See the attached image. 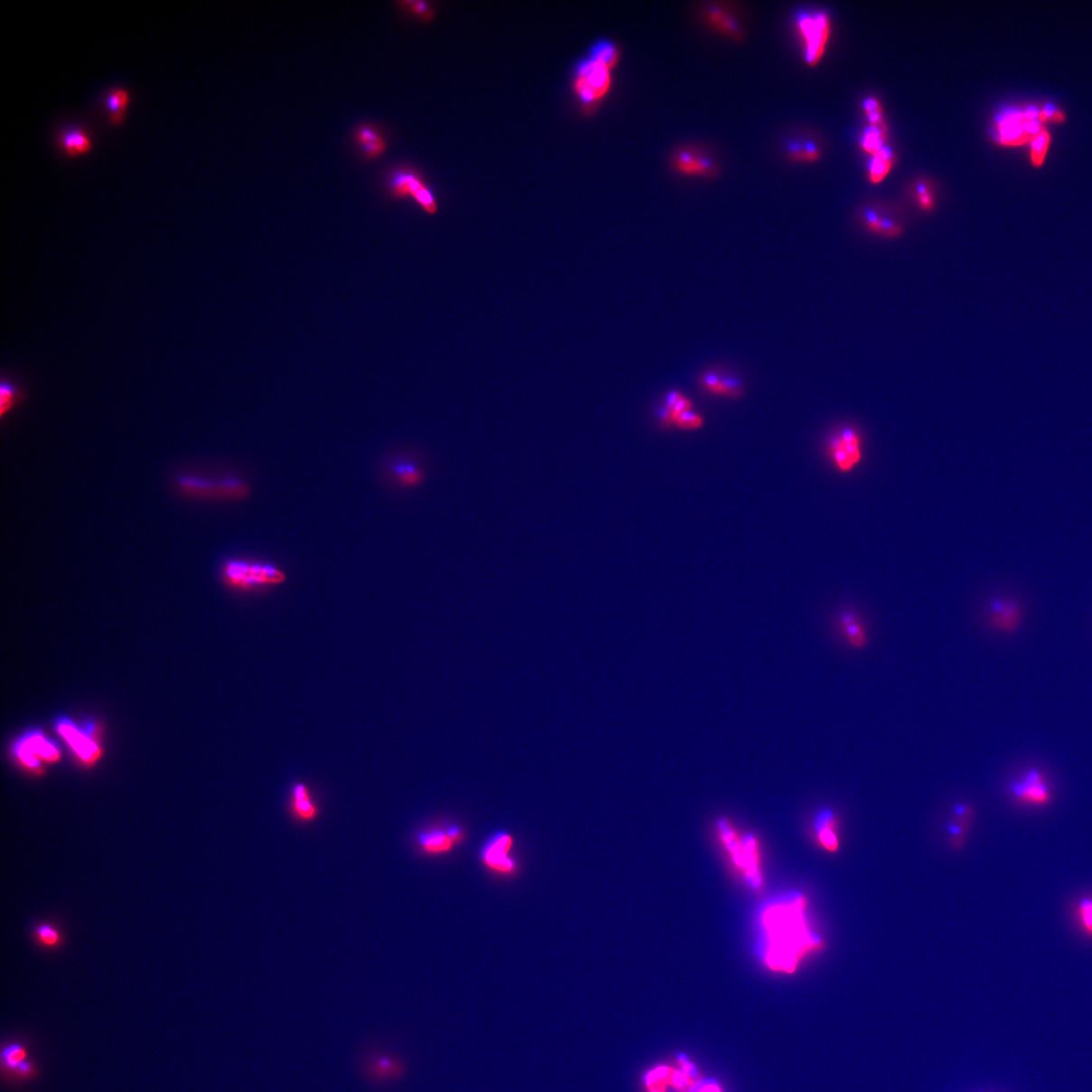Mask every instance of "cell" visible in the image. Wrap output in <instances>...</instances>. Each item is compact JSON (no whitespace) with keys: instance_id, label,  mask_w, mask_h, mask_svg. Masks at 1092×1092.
<instances>
[{"instance_id":"cell-35","label":"cell","mask_w":1092,"mask_h":1092,"mask_svg":"<svg viewBox=\"0 0 1092 1092\" xmlns=\"http://www.w3.org/2000/svg\"><path fill=\"white\" fill-rule=\"evenodd\" d=\"M789 157L795 161L815 162L821 158L822 153L812 142H793L787 148Z\"/></svg>"},{"instance_id":"cell-31","label":"cell","mask_w":1092,"mask_h":1092,"mask_svg":"<svg viewBox=\"0 0 1092 1092\" xmlns=\"http://www.w3.org/2000/svg\"><path fill=\"white\" fill-rule=\"evenodd\" d=\"M706 18L714 28L729 36L738 39L740 35L739 24L723 8L712 6L706 11Z\"/></svg>"},{"instance_id":"cell-24","label":"cell","mask_w":1092,"mask_h":1092,"mask_svg":"<svg viewBox=\"0 0 1092 1092\" xmlns=\"http://www.w3.org/2000/svg\"><path fill=\"white\" fill-rule=\"evenodd\" d=\"M838 816L833 809L825 808L815 817L814 831L817 840L827 851L834 852L839 848L837 837Z\"/></svg>"},{"instance_id":"cell-17","label":"cell","mask_w":1092,"mask_h":1092,"mask_svg":"<svg viewBox=\"0 0 1092 1092\" xmlns=\"http://www.w3.org/2000/svg\"><path fill=\"white\" fill-rule=\"evenodd\" d=\"M415 843L422 854L429 857L446 856L457 847L449 837L447 825L426 827L416 834Z\"/></svg>"},{"instance_id":"cell-3","label":"cell","mask_w":1092,"mask_h":1092,"mask_svg":"<svg viewBox=\"0 0 1092 1092\" xmlns=\"http://www.w3.org/2000/svg\"><path fill=\"white\" fill-rule=\"evenodd\" d=\"M824 452L826 459L835 471L851 474L863 462V437L856 426L841 425L827 434Z\"/></svg>"},{"instance_id":"cell-19","label":"cell","mask_w":1092,"mask_h":1092,"mask_svg":"<svg viewBox=\"0 0 1092 1092\" xmlns=\"http://www.w3.org/2000/svg\"><path fill=\"white\" fill-rule=\"evenodd\" d=\"M838 626L848 645L854 651H863L869 645L868 630L855 611L843 610L839 614Z\"/></svg>"},{"instance_id":"cell-34","label":"cell","mask_w":1092,"mask_h":1092,"mask_svg":"<svg viewBox=\"0 0 1092 1092\" xmlns=\"http://www.w3.org/2000/svg\"><path fill=\"white\" fill-rule=\"evenodd\" d=\"M1075 920L1081 933L1092 938V897L1078 900L1074 911Z\"/></svg>"},{"instance_id":"cell-42","label":"cell","mask_w":1092,"mask_h":1092,"mask_svg":"<svg viewBox=\"0 0 1092 1092\" xmlns=\"http://www.w3.org/2000/svg\"><path fill=\"white\" fill-rule=\"evenodd\" d=\"M1022 113H1023V116H1025V118L1027 119H1030V121H1033V119L1040 118V110L1034 106H1029L1028 108H1026L1025 109L1022 110Z\"/></svg>"},{"instance_id":"cell-38","label":"cell","mask_w":1092,"mask_h":1092,"mask_svg":"<svg viewBox=\"0 0 1092 1092\" xmlns=\"http://www.w3.org/2000/svg\"><path fill=\"white\" fill-rule=\"evenodd\" d=\"M35 936L37 941L46 948H55L61 943V934L56 927L51 925L42 924L36 927Z\"/></svg>"},{"instance_id":"cell-23","label":"cell","mask_w":1092,"mask_h":1092,"mask_svg":"<svg viewBox=\"0 0 1092 1092\" xmlns=\"http://www.w3.org/2000/svg\"><path fill=\"white\" fill-rule=\"evenodd\" d=\"M58 730L84 761H89L97 758L99 748L96 742H93L89 739L88 733H84L78 730V728H75L72 722L70 720L60 721Z\"/></svg>"},{"instance_id":"cell-6","label":"cell","mask_w":1092,"mask_h":1092,"mask_svg":"<svg viewBox=\"0 0 1092 1092\" xmlns=\"http://www.w3.org/2000/svg\"><path fill=\"white\" fill-rule=\"evenodd\" d=\"M719 831L725 848L730 852L735 864L744 873L746 880L755 890L762 886L760 859H758V843L752 835L739 838L731 825L725 821L719 823Z\"/></svg>"},{"instance_id":"cell-33","label":"cell","mask_w":1092,"mask_h":1092,"mask_svg":"<svg viewBox=\"0 0 1092 1092\" xmlns=\"http://www.w3.org/2000/svg\"><path fill=\"white\" fill-rule=\"evenodd\" d=\"M704 423L703 416L696 412L694 409H691L673 416L670 421L669 428H676L681 431H695L701 429Z\"/></svg>"},{"instance_id":"cell-1","label":"cell","mask_w":1092,"mask_h":1092,"mask_svg":"<svg viewBox=\"0 0 1092 1092\" xmlns=\"http://www.w3.org/2000/svg\"><path fill=\"white\" fill-rule=\"evenodd\" d=\"M805 908V899L798 892L785 894L762 908L758 953L770 969L792 974L806 955L821 948V938L810 931Z\"/></svg>"},{"instance_id":"cell-22","label":"cell","mask_w":1092,"mask_h":1092,"mask_svg":"<svg viewBox=\"0 0 1092 1092\" xmlns=\"http://www.w3.org/2000/svg\"><path fill=\"white\" fill-rule=\"evenodd\" d=\"M365 1074L373 1081L396 1080L402 1077L405 1066L397 1058L389 1055L371 1057L364 1066Z\"/></svg>"},{"instance_id":"cell-11","label":"cell","mask_w":1092,"mask_h":1092,"mask_svg":"<svg viewBox=\"0 0 1092 1092\" xmlns=\"http://www.w3.org/2000/svg\"><path fill=\"white\" fill-rule=\"evenodd\" d=\"M797 27L805 40V61L809 66H815L823 59L831 36L829 16L824 12L801 13L797 16Z\"/></svg>"},{"instance_id":"cell-25","label":"cell","mask_w":1092,"mask_h":1092,"mask_svg":"<svg viewBox=\"0 0 1092 1092\" xmlns=\"http://www.w3.org/2000/svg\"><path fill=\"white\" fill-rule=\"evenodd\" d=\"M28 1057L27 1048L22 1043L14 1042L3 1048L2 1060L4 1068L15 1075H19V1077H31L33 1074V1065L29 1061Z\"/></svg>"},{"instance_id":"cell-4","label":"cell","mask_w":1092,"mask_h":1092,"mask_svg":"<svg viewBox=\"0 0 1092 1092\" xmlns=\"http://www.w3.org/2000/svg\"><path fill=\"white\" fill-rule=\"evenodd\" d=\"M428 457L419 449L399 450L386 464L388 482L398 491L419 489L428 479Z\"/></svg>"},{"instance_id":"cell-32","label":"cell","mask_w":1092,"mask_h":1092,"mask_svg":"<svg viewBox=\"0 0 1092 1092\" xmlns=\"http://www.w3.org/2000/svg\"><path fill=\"white\" fill-rule=\"evenodd\" d=\"M620 53L617 46L610 41L597 42L590 52V58L608 67L611 71L617 65Z\"/></svg>"},{"instance_id":"cell-28","label":"cell","mask_w":1092,"mask_h":1092,"mask_svg":"<svg viewBox=\"0 0 1092 1092\" xmlns=\"http://www.w3.org/2000/svg\"><path fill=\"white\" fill-rule=\"evenodd\" d=\"M129 100L130 93L126 89L114 88L107 92L105 105L110 125L118 126L123 123Z\"/></svg>"},{"instance_id":"cell-5","label":"cell","mask_w":1092,"mask_h":1092,"mask_svg":"<svg viewBox=\"0 0 1092 1092\" xmlns=\"http://www.w3.org/2000/svg\"><path fill=\"white\" fill-rule=\"evenodd\" d=\"M386 189L391 199H413L426 214H438V202L418 170L399 166L391 170L386 178Z\"/></svg>"},{"instance_id":"cell-8","label":"cell","mask_w":1092,"mask_h":1092,"mask_svg":"<svg viewBox=\"0 0 1092 1092\" xmlns=\"http://www.w3.org/2000/svg\"><path fill=\"white\" fill-rule=\"evenodd\" d=\"M611 70L588 57L576 71L575 91L582 105L593 107L607 95L611 87Z\"/></svg>"},{"instance_id":"cell-10","label":"cell","mask_w":1092,"mask_h":1092,"mask_svg":"<svg viewBox=\"0 0 1092 1092\" xmlns=\"http://www.w3.org/2000/svg\"><path fill=\"white\" fill-rule=\"evenodd\" d=\"M1012 799L1022 806L1043 808L1051 805L1053 790L1043 771L1031 767L1009 785Z\"/></svg>"},{"instance_id":"cell-13","label":"cell","mask_w":1092,"mask_h":1092,"mask_svg":"<svg viewBox=\"0 0 1092 1092\" xmlns=\"http://www.w3.org/2000/svg\"><path fill=\"white\" fill-rule=\"evenodd\" d=\"M1023 619L1021 605L1011 598H996L989 605L988 620L997 633L1011 635L1020 629Z\"/></svg>"},{"instance_id":"cell-27","label":"cell","mask_w":1092,"mask_h":1092,"mask_svg":"<svg viewBox=\"0 0 1092 1092\" xmlns=\"http://www.w3.org/2000/svg\"><path fill=\"white\" fill-rule=\"evenodd\" d=\"M864 221L869 232L887 239H898L903 234V228L889 218L878 215L873 210L864 211Z\"/></svg>"},{"instance_id":"cell-44","label":"cell","mask_w":1092,"mask_h":1092,"mask_svg":"<svg viewBox=\"0 0 1092 1092\" xmlns=\"http://www.w3.org/2000/svg\"><path fill=\"white\" fill-rule=\"evenodd\" d=\"M654 1092H659V1091H654Z\"/></svg>"},{"instance_id":"cell-2","label":"cell","mask_w":1092,"mask_h":1092,"mask_svg":"<svg viewBox=\"0 0 1092 1092\" xmlns=\"http://www.w3.org/2000/svg\"><path fill=\"white\" fill-rule=\"evenodd\" d=\"M221 581L232 590L252 592L280 586L287 581L286 571L267 561L250 559L229 560L220 570Z\"/></svg>"},{"instance_id":"cell-9","label":"cell","mask_w":1092,"mask_h":1092,"mask_svg":"<svg viewBox=\"0 0 1092 1092\" xmlns=\"http://www.w3.org/2000/svg\"><path fill=\"white\" fill-rule=\"evenodd\" d=\"M514 838L505 830L494 832L480 850L482 864L494 874L512 876L518 872V861L513 856Z\"/></svg>"},{"instance_id":"cell-37","label":"cell","mask_w":1092,"mask_h":1092,"mask_svg":"<svg viewBox=\"0 0 1092 1092\" xmlns=\"http://www.w3.org/2000/svg\"><path fill=\"white\" fill-rule=\"evenodd\" d=\"M1050 140V134L1045 130L1035 136L1034 138L1031 140V158L1035 166H1040L1043 164Z\"/></svg>"},{"instance_id":"cell-29","label":"cell","mask_w":1092,"mask_h":1092,"mask_svg":"<svg viewBox=\"0 0 1092 1092\" xmlns=\"http://www.w3.org/2000/svg\"><path fill=\"white\" fill-rule=\"evenodd\" d=\"M894 164V153L890 146L884 148L873 156L871 164L869 166L868 179L872 184H878L884 181L887 175L891 172Z\"/></svg>"},{"instance_id":"cell-21","label":"cell","mask_w":1092,"mask_h":1092,"mask_svg":"<svg viewBox=\"0 0 1092 1092\" xmlns=\"http://www.w3.org/2000/svg\"><path fill=\"white\" fill-rule=\"evenodd\" d=\"M673 165L681 174L691 176H711L715 172L713 161L696 150H681Z\"/></svg>"},{"instance_id":"cell-18","label":"cell","mask_w":1092,"mask_h":1092,"mask_svg":"<svg viewBox=\"0 0 1092 1092\" xmlns=\"http://www.w3.org/2000/svg\"><path fill=\"white\" fill-rule=\"evenodd\" d=\"M27 397L23 381L13 372H4L0 382V417L5 420L15 411Z\"/></svg>"},{"instance_id":"cell-15","label":"cell","mask_w":1092,"mask_h":1092,"mask_svg":"<svg viewBox=\"0 0 1092 1092\" xmlns=\"http://www.w3.org/2000/svg\"><path fill=\"white\" fill-rule=\"evenodd\" d=\"M15 754L25 766L38 767L40 760L56 761L59 750L40 733H31L25 736L15 747Z\"/></svg>"},{"instance_id":"cell-14","label":"cell","mask_w":1092,"mask_h":1092,"mask_svg":"<svg viewBox=\"0 0 1092 1092\" xmlns=\"http://www.w3.org/2000/svg\"><path fill=\"white\" fill-rule=\"evenodd\" d=\"M353 140L356 149L368 161L381 157L389 146L385 133L380 126L373 123L358 125L353 133Z\"/></svg>"},{"instance_id":"cell-40","label":"cell","mask_w":1092,"mask_h":1092,"mask_svg":"<svg viewBox=\"0 0 1092 1092\" xmlns=\"http://www.w3.org/2000/svg\"><path fill=\"white\" fill-rule=\"evenodd\" d=\"M916 200L921 211L929 212L935 208V198L931 187L925 182H920L917 184Z\"/></svg>"},{"instance_id":"cell-36","label":"cell","mask_w":1092,"mask_h":1092,"mask_svg":"<svg viewBox=\"0 0 1092 1092\" xmlns=\"http://www.w3.org/2000/svg\"><path fill=\"white\" fill-rule=\"evenodd\" d=\"M399 5L423 23H429L434 19L435 11L429 3L418 2V0H405V2H400Z\"/></svg>"},{"instance_id":"cell-43","label":"cell","mask_w":1092,"mask_h":1092,"mask_svg":"<svg viewBox=\"0 0 1092 1092\" xmlns=\"http://www.w3.org/2000/svg\"><path fill=\"white\" fill-rule=\"evenodd\" d=\"M673 1082H675L679 1087L685 1086L687 1083V1078L684 1074L677 1073L675 1078H673Z\"/></svg>"},{"instance_id":"cell-41","label":"cell","mask_w":1092,"mask_h":1092,"mask_svg":"<svg viewBox=\"0 0 1092 1092\" xmlns=\"http://www.w3.org/2000/svg\"><path fill=\"white\" fill-rule=\"evenodd\" d=\"M446 825L449 837L455 842L457 846L465 841L466 833L462 825L455 823L447 824Z\"/></svg>"},{"instance_id":"cell-16","label":"cell","mask_w":1092,"mask_h":1092,"mask_svg":"<svg viewBox=\"0 0 1092 1092\" xmlns=\"http://www.w3.org/2000/svg\"><path fill=\"white\" fill-rule=\"evenodd\" d=\"M1025 116L1021 110H1010L997 118L995 125V139L1004 146H1018L1031 141L1023 123Z\"/></svg>"},{"instance_id":"cell-12","label":"cell","mask_w":1092,"mask_h":1092,"mask_svg":"<svg viewBox=\"0 0 1092 1092\" xmlns=\"http://www.w3.org/2000/svg\"><path fill=\"white\" fill-rule=\"evenodd\" d=\"M698 382L706 394L716 398L739 400L745 395L744 382L736 374L720 370L703 372Z\"/></svg>"},{"instance_id":"cell-26","label":"cell","mask_w":1092,"mask_h":1092,"mask_svg":"<svg viewBox=\"0 0 1092 1092\" xmlns=\"http://www.w3.org/2000/svg\"><path fill=\"white\" fill-rule=\"evenodd\" d=\"M59 145L70 156L84 155L92 148L89 135L80 127H71L63 130L59 136Z\"/></svg>"},{"instance_id":"cell-30","label":"cell","mask_w":1092,"mask_h":1092,"mask_svg":"<svg viewBox=\"0 0 1092 1092\" xmlns=\"http://www.w3.org/2000/svg\"><path fill=\"white\" fill-rule=\"evenodd\" d=\"M889 127L886 124L880 126H868L861 136V146L868 155L875 156L880 152L884 146L887 138H889Z\"/></svg>"},{"instance_id":"cell-7","label":"cell","mask_w":1092,"mask_h":1092,"mask_svg":"<svg viewBox=\"0 0 1092 1092\" xmlns=\"http://www.w3.org/2000/svg\"><path fill=\"white\" fill-rule=\"evenodd\" d=\"M184 493L195 498L240 502L250 497V485L241 477L226 476L210 480L186 476L179 482Z\"/></svg>"},{"instance_id":"cell-39","label":"cell","mask_w":1092,"mask_h":1092,"mask_svg":"<svg viewBox=\"0 0 1092 1092\" xmlns=\"http://www.w3.org/2000/svg\"><path fill=\"white\" fill-rule=\"evenodd\" d=\"M863 108L870 126H880L886 124L883 118L882 106L878 99L874 98L867 99L864 101Z\"/></svg>"},{"instance_id":"cell-20","label":"cell","mask_w":1092,"mask_h":1092,"mask_svg":"<svg viewBox=\"0 0 1092 1092\" xmlns=\"http://www.w3.org/2000/svg\"><path fill=\"white\" fill-rule=\"evenodd\" d=\"M289 810L296 821L301 824H311L319 816V807L309 788L303 783L294 786L289 797Z\"/></svg>"}]
</instances>
